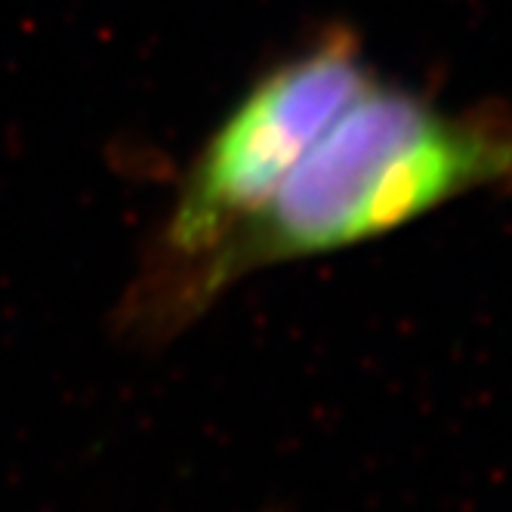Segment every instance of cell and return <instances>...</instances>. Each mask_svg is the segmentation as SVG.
<instances>
[{"mask_svg": "<svg viewBox=\"0 0 512 512\" xmlns=\"http://www.w3.org/2000/svg\"><path fill=\"white\" fill-rule=\"evenodd\" d=\"M512 186V121L445 112L377 75L189 281L179 324L241 278L380 238L466 192Z\"/></svg>", "mask_w": 512, "mask_h": 512, "instance_id": "6da1fadb", "label": "cell"}, {"mask_svg": "<svg viewBox=\"0 0 512 512\" xmlns=\"http://www.w3.org/2000/svg\"><path fill=\"white\" fill-rule=\"evenodd\" d=\"M377 71L355 34L331 28L266 68L192 158L158 247L145 260L127 315L145 334L179 331L189 281L266 204L284 173Z\"/></svg>", "mask_w": 512, "mask_h": 512, "instance_id": "7a4b0ae2", "label": "cell"}]
</instances>
